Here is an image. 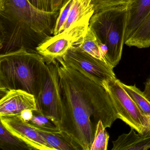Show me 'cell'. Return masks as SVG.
<instances>
[{
  "instance_id": "6da1fadb",
  "label": "cell",
  "mask_w": 150,
  "mask_h": 150,
  "mask_svg": "<svg viewBox=\"0 0 150 150\" xmlns=\"http://www.w3.org/2000/svg\"><path fill=\"white\" fill-rule=\"evenodd\" d=\"M63 109V134L77 150H90L96 127L101 121L110 128L118 119L105 88L57 59Z\"/></svg>"
},
{
  "instance_id": "7a4b0ae2",
  "label": "cell",
  "mask_w": 150,
  "mask_h": 150,
  "mask_svg": "<svg viewBox=\"0 0 150 150\" xmlns=\"http://www.w3.org/2000/svg\"><path fill=\"white\" fill-rule=\"evenodd\" d=\"M59 11L41 10L29 0H0L1 54L21 49L36 51L53 35Z\"/></svg>"
},
{
  "instance_id": "3957f363",
  "label": "cell",
  "mask_w": 150,
  "mask_h": 150,
  "mask_svg": "<svg viewBox=\"0 0 150 150\" xmlns=\"http://www.w3.org/2000/svg\"><path fill=\"white\" fill-rule=\"evenodd\" d=\"M47 64L37 52L25 49L0 55L1 96L12 89L38 98L46 77Z\"/></svg>"
},
{
  "instance_id": "277c9868",
  "label": "cell",
  "mask_w": 150,
  "mask_h": 150,
  "mask_svg": "<svg viewBox=\"0 0 150 150\" xmlns=\"http://www.w3.org/2000/svg\"><path fill=\"white\" fill-rule=\"evenodd\" d=\"M126 21L127 7L125 5L95 13L89 23V26L99 42L108 48L106 60L113 68L122 58Z\"/></svg>"
},
{
  "instance_id": "5b68a950",
  "label": "cell",
  "mask_w": 150,
  "mask_h": 150,
  "mask_svg": "<svg viewBox=\"0 0 150 150\" xmlns=\"http://www.w3.org/2000/svg\"><path fill=\"white\" fill-rule=\"evenodd\" d=\"M108 93L118 119L142 135L150 132V119L142 113L133 99L115 79L103 86Z\"/></svg>"
},
{
  "instance_id": "8992f818",
  "label": "cell",
  "mask_w": 150,
  "mask_h": 150,
  "mask_svg": "<svg viewBox=\"0 0 150 150\" xmlns=\"http://www.w3.org/2000/svg\"><path fill=\"white\" fill-rule=\"evenodd\" d=\"M46 77L41 93L36 100L37 111L52 117L61 124L63 109L57 59L46 61Z\"/></svg>"
},
{
  "instance_id": "52a82bcc",
  "label": "cell",
  "mask_w": 150,
  "mask_h": 150,
  "mask_svg": "<svg viewBox=\"0 0 150 150\" xmlns=\"http://www.w3.org/2000/svg\"><path fill=\"white\" fill-rule=\"evenodd\" d=\"M62 58L67 65L102 86L106 81L116 79L113 68L108 63L96 58L76 47L69 49Z\"/></svg>"
},
{
  "instance_id": "ba28073f",
  "label": "cell",
  "mask_w": 150,
  "mask_h": 150,
  "mask_svg": "<svg viewBox=\"0 0 150 150\" xmlns=\"http://www.w3.org/2000/svg\"><path fill=\"white\" fill-rule=\"evenodd\" d=\"M85 35L76 29H67L48 38L38 45L36 50L46 61H53L63 57L71 47H77Z\"/></svg>"
},
{
  "instance_id": "9c48e42d",
  "label": "cell",
  "mask_w": 150,
  "mask_h": 150,
  "mask_svg": "<svg viewBox=\"0 0 150 150\" xmlns=\"http://www.w3.org/2000/svg\"><path fill=\"white\" fill-rule=\"evenodd\" d=\"M1 122L12 134L25 142L33 150H55L20 115L0 117Z\"/></svg>"
},
{
  "instance_id": "30bf717a",
  "label": "cell",
  "mask_w": 150,
  "mask_h": 150,
  "mask_svg": "<svg viewBox=\"0 0 150 150\" xmlns=\"http://www.w3.org/2000/svg\"><path fill=\"white\" fill-rule=\"evenodd\" d=\"M26 109L37 110L33 95L21 89H12L1 96L0 117L18 115Z\"/></svg>"
},
{
  "instance_id": "8fae6325",
  "label": "cell",
  "mask_w": 150,
  "mask_h": 150,
  "mask_svg": "<svg viewBox=\"0 0 150 150\" xmlns=\"http://www.w3.org/2000/svg\"><path fill=\"white\" fill-rule=\"evenodd\" d=\"M125 42L144 22L150 14V0H128Z\"/></svg>"
},
{
  "instance_id": "7c38bea8",
  "label": "cell",
  "mask_w": 150,
  "mask_h": 150,
  "mask_svg": "<svg viewBox=\"0 0 150 150\" xmlns=\"http://www.w3.org/2000/svg\"><path fill=\"white\" fill-rule=\"evenodd\" d=\"M94 13L92 0H73L69 16L61 32L68 28H88L90 20Z\"/></svg>"
},
{
  "instance_id": "4fadbf2b",
  "label": "cell",
  "mask_w": 150,
  "mask_h": 150,
  "mask_svg": "<svg viewBox=\"0 0 150 150\" xmlns=\"http://www.w3.org/2000/svg\"><path fill=\"white\" fill-rule=\"evenodd\" d=\"M131 129L128 133H123L112 141V150H146L150 148V132L142 135Z\"/></svg>"
},
{
  "instance_id": "5bb4252c",
  "label": "cell",
  "mask_w": 150,
  "mask_h": 150,
  "mask_svg": "<svg viewBox=\"0 0 150 150\" xmlns=\"http://www.w3.org/2000/svg\"><path fill=\"white\" fill-rule=\"evenodd\" d=\"M30 125L54 150H77L74 145L63 134L62 131L58 132H48Z\"/></svg>"
},
{
  "instance_id": "9a60e30c",
  "label": "cell",
  "mask_w": 150,
  "mask_h": 150,
  "mask_svg": "<svg viewBox=\"0 0 150 150\" xmlns=\"http://www.w3.org/2000/svg\"><path fill=\"white\" fill-rule=\"evenodd\" d=\"M76 47L96 58L107 62L102 53L100 43L90 26L88 27L87 31L81 42Z\"/></svg>"
},
{
  "instance_id": "2e32d148",
  "label": "cell",
  "mask_w": 150,
  "mask_h": 150,
  "mask_svg": "<svg viewBox=\"0 0 150 150\" xmlns=\"http://www.w3.org/2000/svg\"><path fill=\"white\" fill-rule=\"evenodd\" d=\"M125 44L129 47L134 46L139 49L150 47V14L144 22Z\"/></svg>"
},
{
  "instance_id": "e0dca14e",
  "label": "cell",
  "mask_w": 150,
  "mask_h": 150,
  "mask_svg": "<svg viewBox=\"0 0 150 150\" xmlns=\"http://www.w3.org/2000/svg\"><path fill=\"white\" fill-rule=\"evenodd\" d=\"M0 147L3 150H33L25 142L8 130L0 123Z\"/></svg>"
},
{
  "instance_id": "ac0fdd59",
  "label": "cell",
  "mask_w": 150,
  "mask_h": 150,
  "mask_svg": "<svg viewBox=\"0 0 150 150\" xmlns=\"http://www.w3.org/2000/svg\"><path fill=\"white\" fill-rule=\"evenodd\" d=\"M120 83L136 103L142 113L150 119V101L146 97L143 92L137 87L135 85H125L120 81Z\"/></svg>"
},
{
  "instance_id": "d6986e66",
  "label": "cell",
  "mask_w": 150,
  "mask_h": 150,
  "mask_svg": "<svg viewBox=\"0 0 150 150\" xmlns=\"http://www.w3.org/2000/svg\"><path fill=\"white\" fill-rule=\"evenodd\" d=\"M28 122L47 131L54 132H61L58 122L52 117L40 114L37 110L33 111V117Z\"/></svg>"
},
{
  "instance_id": "ffe728a7",
  "label": "cell",
  "mask_w": 150,
  "mask_h": 150,
  "mask_svg": "<svg viewBox=\"0 0 150 150\" xmlns=\"http://www.w3.org/2000/svg\"><path fill=\"white\" fill-rule=\"evenodd\" d=\"M109 135L101 121L97 124L94 139L90 150H107Z\"/></svg>"
},
{
  "instance_id": "44dd1931",
  "label": "cell",
  "mask_w": 150,
  "mask_h": 150,
  "mask_svg": "<svg viewBox=\"0 0 150 150\" xmlns=\"http://www.w3.org/2000/svg\"><path fill=\"white\" fill-rule=\"evenodd\" d=\"M128 0H92L95 13L126 5Z\"/></svg>"
},
{
  "instance_id": "7402d4cb",
  "label": "cell",
  "mask_w": 150,
  "mask_h": 150,
  "mask_svg": "<svg viewBox=\"0 0 150 150\" xmlns=\"http://www.w3.org/2000/svg\"><path fill=\"white\" fill-rule=\"evenodd\" d=\"M73 1V0H69L59 10V14L57 19L54 28L53 35H56L61 33L62 28L69 16Z\"/></svg>"
},
{
  "instance_id": "603a6c76",
  "label": "cell",
  "mask_w": 150,
  "mask_h": 150,
  "mask_svg": "<svg viewBox=\"0 0 150 150\" xmlns=\"http://www.w3.org/2000/svg\"><path fill=\"white\" fill-rule=\"evenodd\" d=\"M36 7L41 10L50 11L49 0H29Z\"/></svg>"
},
{
  "instance_id": "cb8c5ba5",
  "label": "cell",
  "mask_w": 150,
  "mask_h": 150,
  "mask_svg": "<svg viewBox=\"0 0 150 150\" xmlns=\"http://www.w3.org/2000/svg\"><path fill=\"white\" fill-rule=\"evenodd\" d=\"M50 9L52 12H58L69 0H49Z\"/></svg>"
},
{
  "instance_id": "d4e9b609",
  "label": "cell",
  "mask_w": 150,
  "mask_h": 150,
  "mask_svg": "<svg viewBox=\"0 0 150 150\" xmlns=\"http://www.w3.org/2000/svg\"><path fill=\"white\" fill-rule=\"evenodd\" d=\"M20 115L24 121L28 122L33 117V111L30 109L25 110L21 112Z\"/></svg>"
},
{
  "instance_id": "484cf974",
  "label": "cell",
  "mask_w": 150,
  "mask_h": 150,
  "mask_svg": "<svg viewBox=\"0 0 150 150\" xmlns=\"http://www.w3.org/2000/svg\"><path fill=\"white\" fill-rule=\"evenodd\" d=\"M144 90L143 91L144 94L150 101V77L144 83Z\"/></svg>"
}]
</instances>
